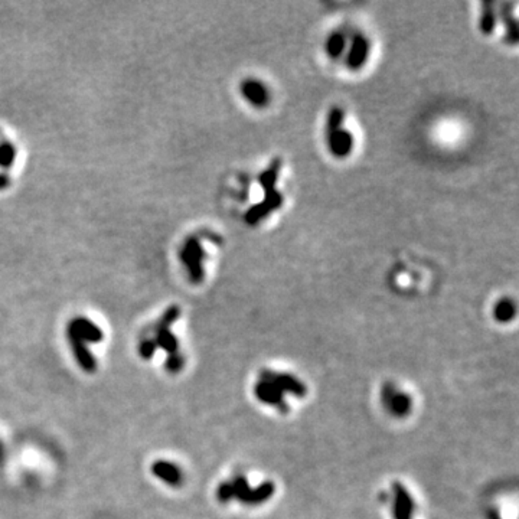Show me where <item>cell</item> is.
I'll return each mask as SVG.
<instances>
[{
    "label": "cell",
    "instance_id": "cell-1",
    "mask_svg": "<svg viewBox=\"0 0 519 519\" xmlns=\"http://www.w3.org/2000/svg\"><path fill=\"white\" fill-rule=\"evenodd\" d=\"M280 167H282V160L274 159L267 169L260 175L258 179H260V185L264 191V200L256 206H252L245 214V221L248 224H257L260 219L270 215L273 211H276V209L282 206L283 196L276 188Z\"/></svg>",
    "mask_w": 519,
    "mask_h": 519
},
{
    "label": "cell",
    "instance_id": "cell-2",
    "mask_svg": "<svg viewBox=\"0 0 519 519\" xmlns=\"http://www.w3.org/2000/svg\"><path fill=\"white\" fill-rule=\"evenodd\" d=\"M182 261L186 264L191 280L193 283H201L204 280L202 261L205 258V251L196 237H191L180 251Z\"/></svg>",
    "mask_w": 519,
    "mask_h": 519
},
{
    "label": "cell",
    "instance_id": "cell-3",
    "mask_svg": "<svg viewBox=\"0 0 519 519\" xmlns=\"http://www.w3.org/2000/svg\"><path fill=\"white\" fill-rule=\"evenodd\" d=\"M260 380L273 384L276 388L283 392H289V394L303 398L307 394V388L306 385L298 380L296 376H293L290 374H282V372H274L270 370H263L260 372Z\"/></svg>",
    "mask_w": 519,
    "mask_h": 519
},
{
    "label": "cell",
    "instance_id": "cell-4",
    "mask_svg": "<svg viewBox=\"0 0 519 519\" xmlns=\"http://www.w3.org/2000/svg\"><path fill=\"white\" fill-rule=\"evenodd\" d=\"M383 401L388 411L397 417H404L411 411L413 401L405 392H400L392 384H385L383 389Z\"/></svg>",
    "mask_w": 519,
    "mask_h": 519
},
{
    "label": "cell",
    "instance_id": "cell-5",
    "mask_svg": "<svg viewBox=\"0 0 519 519\" xmlns=\"http://www.w3.org/2000/svg\"><path fill=\"white\" fill-rule=\"evenodd\" d=\"M67 338H68L69 345H71L73 354L75 357L77 363L81 367V370L88 374H94L97 371V361L91 350L87 348V343L68 328H67Z\"/></svg>",
    "mask_w": 519,
    "mask_h": 519
},
{
    "label": "cell",
    "instance_id": "cell-6",
    "mask_svg": "<svg viewBox=\"0 0 519 519\" xmlns=\"http://www.w3.org/2000/svg\"><path fill=\"white\" fill-rule=\"evenodd\" d=\"M392 495H394V507H392V514L396 519H411L413 514L415 512V502L400 482L392 485Z\"/></svg>",
    "mask_w": 519,
    "mask_h": 519
},
{
    "label": "cell",
    "instance_id": "cell-7",
    "mask_svg": "<svg viewBox=\"0 0 519 519\" xmlns=\"http://www.w3.org/2000/svg\"><path fill=\"white\" fill-rule=\"evenodd\" d=\"M330 153L336 158H346L354 149V136L342 128L326 132Z\"/></svg>",
    "mask_w": 519,
    "mask_h": 519
},
{
    "label": "cell",
    "instance_id": "cell-8",
    "mask_svg": "<svg viewBox=\"0 0 519 519\" xmlns=\"http://www.w3.org/2000/svg\"><path fill=\"white\" fill-rule=\"evenodd\" d=\"M254 394L258 398V401L271 405L274 407V409L283 413L289 411V405L286 404L285 394L278 388H276L273 384L260 380L254 387Z\"/></svg>",
    "mask_w": 519,
    "mask_h": 519
},
{
    "label": "cell",
    "instance_id": "cell-9",
    "mask_svg": "<svg viewBox=\"0 0 519 519\" xmlns=\"http://www.w3.org/2000/svg\"><path fill=\"white\" fill-rule=\"evenodd\" d=\"M152 473L158 479L163 481L172 487H179L184 483V473L175 465L167 460H156L152 465Z\"/></svg>",
    "mask_w": 519,
    "mask_h": 519
},
{
    "label": "cell",
    "instance_id": "cell-10",
    "mask_svg": "<svg viewBox=\"0 0 519 519\" xmlns=\"http://www.w3.org/2000/svg\"><path fill=\"white\" fill-rule=\"evenodd\" d=\"M240 90H241V94L245 97V100L254 107H264L269 104V100H270L269 90L258 80H245L241 84Z\"/></svg>",
    "mask_w": 519,
    "mask_h": 519
},
{
    "label": "cell",
    "instance_id": "cell-11",
    "mask_svg": "<svg viewBox=\"0 0 519 519\" xmlns=\"http://www.w3.org/2000/svg\"><path fill=\"white\" fill-rule=\"evenodd\" d=\"M68 329L73 330L77 336L84 341V342H93L98 343L103 341V332L97 325H94L91 320L86 317H75L71 324L68 325Z\"/></svg>",
    "mask_w": 519,
    "mask_h": 519
},
{
    "label": "cell",
    "instance_id": "cell-12",
    "mask_svg": "<svg viewBox=\"0 0 519 519\" xmlns=\"http://www.w3.org/2000/svg\"><path fill=\"white\" fill-rule=\"evenodd\" d=\"M370 53V42L363 35H355L352 45H350L346 64L350 69H359L368 60Z\"/></svg>",
    "mask_w": 519,
    "mask_h": 519
},
{
    "label": "cell",
    "instance_id": "cell-13",
    "mask_svg": "<svg viewBox=\"0 0 519 519\" xmlns=\"http://www.w3.org/2000/svg\"><path fill=\"white\" fill-rule=\"evenodd\" d=\"M512 8H514L512 3H503L502 9H500V18H502V22L505 25V31H507L508 42H511L512 45H515L518 42L519 31H518V23H516V19L514 16Z\"/></svg>",
    "mask_w": 519,
    "mask_h": 519
},
{
    "label": "cell",
    "instance_id": "cell-14",
    "mask_svg": "<svg viewBox=\"0 0 519 519\" xmlns=\"http://www.w3.org/2000/svg\"><path fill=\"white\" fill-rule=\"evenodd\" d=\"M276 492V486L273 482H263L256 489L250 490V495L245 500V505H260L265 500H269Z\"/></svg>",
    "mask_w": 519,
    "mask_h": 519
},
{
    "label": "cell",
    "instance_id": "cell-15",
    "mask_svg": "<svg viewBox=\"0 0 519 519\" xmlns=\"http://www.w3.org/2000/svg\"><path fill=\"white\" fill-rule=\"evenodd\" d=\"M496 26V12L494 9V3L485 2L482 3V13L479 19V27L483 35H490L495 31Z\"/></svg>",
    "mask_w": 519,
    "mask_h": 519
},
{
    "label": "cell",
    "instance_id": "cell-16",
    "mask_svg": "<svg viewBox=\"0 0 519 519\" xmlns=\"http://www.w3.org/2000/svg\"><path fill=\"white\" fill-rule=\"evenodd\" d=\"M154 342H156L158 348L163 349L165 352H167L169 355L179 352V342L176 339V336L171 332V329L156 332V339H154Z\"/></svg>",
    "mask_w": 519,
    "mask_h": 519
},
{
    "label": "cell",
    "instance_id": "cell-17",
    "mask_svg": "<svg viewBox=\"0 0 519 519\" xmlns=\"http://www.w3.org/2000/svg\"><path fill=\"white\" fill-rule=\"evenodd\" d=\"M514 316H515V304L509 299H502L500 302H498L495 304L494 317L498 322H502V324H505V322L512 320Z\"/></svg>",
    "mask_w": 519,
    "mask_h": 519
},
{
    "label": "cell",
    "instance_id": "cell-18",
    "mask_svg": "<svg viewBox=\"0 0 519 519\" xmlns=\"http://www.w3.org/2000/svg\"><path fill=\"white\" fill-rule=\"evenodd\" d=\"M232 487H234V499H238L240 502L245 503L248 495H250V483L244 474H237L235 478L231 481Z\"/></svg>",
    "mask_w": 519,
    "mask_h": 519
},
{
    "label": "cell",
    "instance_id": "cell-19",
    "mask_svg": "<svg viewBox=\"0 0 519 519\" xmlns=\"http://www.w3.org/2000/svg\"><path fill=\"white\" fill-rule=\"evenodd\" d=\"M345 36L341 34V32H335L329 36L328 39V44H326V49H328V53L330 55L332 58H338L339 55L343 52L345 49Z\"/></svg>",
    "mask_w": 519,
    "mask_h": 519
},
{
    "label": "cell",
    "instance_id": "cell-20",
    "mask_svg": "<svg viewBox=\"0 0 519 519\" xmlns=\"http://www.w3.org/2000/svg\"><path fill=\"white\" fill-rule=\"evenodd\" d=\"M179 316H180V309L178 306H171L163 313V316L159 319L158 325H156V332L165 330V329H171V326L179 319Z\"/></svg>",
    "mask_w": 519,
    "mask_h": 519
},
{
    "label": "cell",
    "instance_id": "cell-21",
    "mask_svg": "<svg viewBox=\"0 0 519 519\" xmlns=\"http://www.w3.org/2000/svg\"><path fill=\"white\" fill-rule=\"evenodd\" d=\"M185 362H186V359L182 354H179V352L171 354V355H167V358L165 361V368L169 374H179L182 370H184Z\"/></svg>",
    "mask_w": 519,
    "mask_h": 519
},
{
    "label": "cell",
    "instance_id": "cell-22",
    "mask_svg": "<svg viewBox=\"0 0 519 519\" xmlns=\"http://www.w3.org/2000/svg\"><path fill=\"white\" fill-rule=\"evenodd\" d=\"M156 350H158V346L153 339H145L138 345V355L145 361H150L154 357V354H156Z\"/></svg>",
    "mask_w": 519,
    "mask_h": 519
},
{
    "label": "cell",
    "instance_id": "cell-23",
    "mask_svg": "<svg viewBox=\"0 0 519 519\" xmlns=\"http://www.w3.org/2000/svg\"><path fill=\"white\" fill-rule=\"evenodd\" d=\"M217 499L221 502V503H227L230 500L234 499V487H232V483L231 481L230 482H222L218 487H217Z\"/></svg>",
    "mask_w": 519,
    "mask_h": 519
},
{
    "label": "cell",
    "instance_id": "cell-24",
    "mask_svg": "<svg viewBox=\"0 0 519 519\" xmlns=\"http://www.w3.org/2000/svg\"><path fill=\"white\" fill-rule=\"evenodd\" d=\"M13 159H15V149L10 145H3L0 146V165L8 167L13 163Z\"/></svg>",
    "mask_w": 519,
    "mask_h": 519
},
{
    "label": "cell",
    "instance_id": "cell-25",
    "mask_svg": "<svg viewBox=\"0 0 519 519\" xmlns=\"http://www.w3.org/2000/svg\"><path fill=\"white\" fill-rule=\"evenodd\" d=\"M5 459H6V452H5V446L3 443L0 442V466H3L5 463Z\"/></svg>",
    "mask_w": 519,
    "mask_h": 519
}]
</instances>
